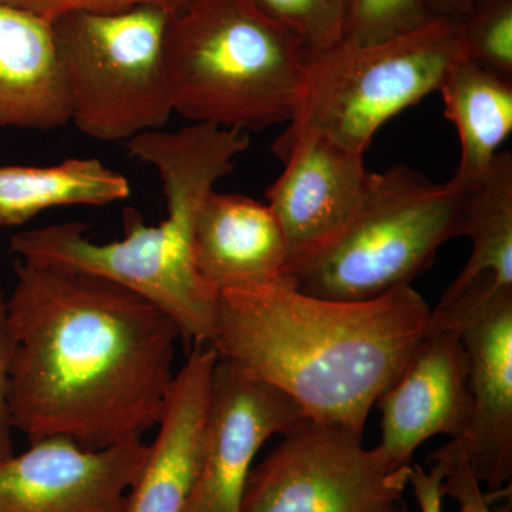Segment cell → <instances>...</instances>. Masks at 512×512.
Returning <instances> with one entry per match:
<instances>
[{"instance_id": "6da1fadb", "label": "cell", "mask_w": 512, "mask_h": 512, "mask_svg": "<svg viewBox=\"0 0 512 512\" xmlns=\"http://www.w3.org/2000/svg\"><path fill=\"white\" fill-rule=\"evenodd\" d=\"M8 308L10 416L29 443L101 450L156 429L183 339L165 313L99 276L20 261Z\"/></svg>"}, {"instance_id": "7a4b0ae2", "label": "cell", "mask_w": 512, "mask_h": 512, "mask_svg": "<svg viewBox=\"0 0 512 512\" xmlns=\"http://www.w3.org/2000/svg\"><path fill=\"white\" fill-rule=\"evenodd\" d=\"M430 313L410 285L346 302L306 295L281 279L218 293L210 345L239 372L288 394L306 419L363 434Z\"/></svg>"}, {"instance_id": "3957f363", "label": "cell", "mask_w": 512, "mask_h": 512, "mask_svg": "<svg viewBox=\"0 0 512 512\" xmlns=\"http://www.w3.org/2000/svg\"><path fill=\"white\" fill-rule=\"evenodd\" d=\"M249 137L235 128L194 123L178 133L157 130L126 141L131 157L160 175L167 217L147 225L133 208L123 212L124 238L97 244L83 222L20 231L10 251L20 262L83 272L123 286L165 313L194 345L214 338L218 295L198 275L192 234L202 201L232 173Z\"/></svg>"}, {"instance_id": "277c9868", "label": "cell", "mask_w": 512, "mask_h": 512, "mask_svg": "<svg viewBox=\"0 0 512 512\" xmlns=\"http://www.w3.org/2000/svg\"><path fill=\"white\" fill-rule=\"evenodd\" d=\"M306 60L298 35L252 0H194L165 30L174 113L192 123L241 131L289 123Z\"/></svg>"}, {"instance_id": "5b68a950", "label": "cell", "mask_w": 512, "mask_h": 512, "mask_svg": "<svg viewBox=\"0 0 512 512\" xmlns=\"http://www.w3.org/2000/svg\"><path fill=\"white\" fill-rule=\"evenodd\" d=\"M464 192L413 168L370 173L365 200L346 231L292 279L299 292L369 301L409 286L439 249L461 237Z\"/></svg>"}, {"instance_id": "8992f818", "label": "cell", "mask_w": 512, "mask_h": 512, "mask_svg": "<svg viewBox=\"0 0 512 512\" xmlns=\"http://www.w3.org/2000/svg\"><path fill=\"white\" fill-rule=\"evenodd\" d=\"M464 56L460 23L447 19L376 45L339 43L306 60L284 136L316 134L363 154L386 121L437 92L447 70Z\"/></svg>"}, {"instance_id": "52a82bcc", "label": "cell", "mask_w": 512, "mask_h": 512, "mask_svg": "<svg viewBox=\"0 0 512 512\" xmlns=\"http://www.w3.org/2000/svg\"><path fill=\"white\" fill-rule=\"evenodd\" d=\"M171 13L73 12L52 22L70 123L101 141L163 130L174 113L164 64Z\"/></svg>"}, {"instance_id": "ba28073f", "label": "cell", "mask_w": 512, "mask_h": 512, "mask_svg": "<svg viewBox=\"0 0 512 512\" xmlns=\"http://www.w3.org/2000/svg\"><path fill=\"white\" fill-rule=\"evenodd\" d=\"M410 471L362 433L303 419L249 471L239 512H393Z\"/></svg>"}, {"instance_id": "9c48e42d", "label": "cell", "mask_w": 512, "mask_h": 512, "mask_svg": "<svg viewBox=\"0 0 512 512\" xmlns=\"http://www.w3.org/2000/svg\"><path fill=\"white\" fill-rule=\"evenodd\" d=\"M431 313L458 330L473 399L466 433L433 454L466 458L488 494L498 493L512 476V286L484 274Z\"/></svg>"}, {"instance_id": "30bf717a", "label": "cell", "mask_w": 512, "mask_h": 512, "mask_svg": "<svg viewBox=\"0 0 512 512\" xmlns=\"http://www.w3.org/2000/svg\"><path fill=\"white\" fill-rule=\"evenodd\" d=\"M272 150L284 161L285 170L266 191V204L284 234L285 279L291 282L355 220L370 173L363 154L316 134H282Z\"/></svg>"}, {"instance_id": "8fae6325", "label": "cell", "mask_w": 512, "mask_h": 512, "mask_svg": "<svg viewBox=\"0 0 512 512\" xmlns=\"http://www.w3.org/2000/svg\"><path fill=\"white\" fill-rule=\"evenodd\" d=\"M303 419L301 407L288 394L217 357L200 471L183 512H239L258 451Z\"/></svg>"}, {"instance_id": "7c38bea8", "label": "cell", "mask_w": 512, "mask_h": 512, "mask_svg": "<svg viewBox=\"0 0 512 512\" xmlns=\"http://www.w3.org/2000/svg\"><path fill=\"white\" fill-rule=\"evenodd\" d=\"M143 439L89 450L53 437L0 461V512H124L146 463Z\"/></svg>"}, {"instance_id": "4fadbf2b", "label": "cell", "mask_w": 512, "mask_h": 512, "mask_svg": "<svg viewBox=\"0 0 512 512\" xmlns=\"http://www.w3.org/2000/svg\"><path fill=\"white\" fill-rule=\"evenodd\" d=\"M384 456L412 466L414 451L431 437L460 439L473 412L468 360L456 326L430 313L429 323L403 372L377 399Z\"/></svg>"}, {"instance_id": "5bb4252c", "label": "cell", "mask_w": 512, "mask_h": 512, "mask_svg": "<svg viewBox=\"0 0 512 512\" xmlns=\"http://www.w3.org/2000/svg\"><path fill=\"white\" fill-rule=\"evenodd\" d=\"M217 352L194 345L175 376L156 440L128 493L124 512H183L200 471Z\"/></svg>"}, {"instance_id": "9a60e30c", "label": "cell", "mask_w": 512, "mask_h": 512, "mask_svg": "<svg viewBox=\"0 0 512 512\" xmlns=\"http://www.w3.org/2000/svg\"><path fill=\"white\" fill-rule=\"evenodd\" d=\"M192 255L205 285L220 293L285 279L286 244L271 207L212 190L202 201Z\"/></svg>"}, {"instance_id": "2e32d148", "label": "cell", "mask_w": 512, "mask_h": 512, "mask_svg": "<svg viewBox=\"0 0 512 512\" xmlns=\"http://www.w3.org/2000/svg\"><path fill=\"white\" fill-rule=\"evenodd\" d=\"M70 124L52 23L0 2V128Z\"/></svg>"}, {"instance_id": "e0dca14e", "label": "cell", "mask_w": 512, "mask_h": 512, "mask_svg": "<svg viewBox=\"0 0 512 512\" xmlns=\"http://www.w3.org/2000/svg\"><path fill=\"white\" fill-rule=\"evenodd\" d=\"M437 92L460 138V163L448 184L461 191L493 163L511 134L512 80L464 56L447 70Z\"/></svg>"}, {"instance_id": "ac0fdd59", "label": "cell", "mask_w": 512, "mask_h": 512, "mask_svg": "<svg viewBox=\"0 0 512 512\" xmlns=\"http://www.w3.org/2000/svg\"><path fill=\"white\" fill-rule=\"evenodd\" d=\"M130 181L97 158H70L50 167H0V227L32 221L56 207H104L130 197Z\"/></svg>"}, {"instance_id": "d6986e66", "label": "cell", "mask_w": 512, "mask_h": 512, "mask_svg": "<svg viewBox=\"0 0 512 512\" xmlns=\"http://www.w3.org/2000/svg\"><path fill=\"white\" fill-rule=\"evenodd\" d=\"M464 192L461 237L473 242L470 258L443 298L457 295L478 276L512 286V154L497 153Z\"/></svg>"}, {"instance_id": "ffe728a7", "label": "cell", "mask_w": 512, "mask_h": 512, "mask_svg": "<svg viewBox=\"0 0 512 512\" xmlns=\"http://www.w3.org/2000/svg\"><path fill=\"white\" fill-rule=\"evenodd\" d=\"M431 20L424 0H348L340 43L376 45L423 28Z\"/></svg>"}, {"instance_id": "44dd1931", "label": "cell", "mask_w": 512, "mask_h": 512, "mask_svg": "<svg viewBox=\"0 0 512 512\" xmlns=\"http://www.w3.org/2000/svg\"><path fill=\"white\" fill-rule=\"evenodd\" d=\"M460 32L468 59L512 80V0H471Z\"/></svg>"}, {"instance_id": "7402d4cb", "label": "cell", "mask_w": 512, "mask_h": 512, "mask_svg": "<svg viewBox=\"0 0 512 512\" xmlns=\"http://www.w3.org/2000/svg\"><path fill=\"white\" fill-rule=\"evenodd\" d=\"M266 16L301 39L306 56L328 52L342 40L348 0H252Z\"/></svg>"}, {"instance_id": "603a6c76", "label": "cell", "mask_w": 512, "mask_h": 512, "mask_svg": "<svg viewBox=\"0 0 512 512\" xmlns=\"http://www.w3.org/2000/svg\"><path fill=\"white\" fill-rule=\"evenodd\" d=\"M0 2L25 10L37 18L52 23L53 20L67 13H120L141 8V6L160 8L174 16L183 12L194 0H0Z\"/></svg>"}, {"instance_id": "cb8c5ba5", "label": "cell", "mask_w": 512, "mask_h": 512, "mask_svg": "<svg viewBox=\"0 0 512 512\" xmlns=\"http://www.w3.org/2000/svg\"><path fill=\"white\" fill-rule=\"evenodd\" d=\"M429 463H439L443 466L441 494L457 504L458 512H494L491 510L487 493H484V485L478 480L466 458L431 454Z\"/></svg>"}, {"instance_id": "d4e9b609", "label": "cell", "mask_w": 512, "mask_h": 512, "mask_svg": "<svg viewBox=\"0 0 512 512\" xmlns=\"http://www.w3.org/2000/svg\"><path fill=\"white\" fill-rule=\"evenodd\" d=\"M13 340L8 299L0 289V461L15 454L13 448L12 416H10V367H12Z\"/></svg>"}, {"instance_id": "484cf974", "label": "cell", "mask_w": 512, "mask_h": 512, "mask_svg": "<svg viewBox=\"0 0 512 512\" xmlns=\"http://www.w3.org/2000/svg\"><path fill=\"white\" fill-rule=\"evenodd\" d=\"M443 477L444 468L439 463H430L429 470L420 464L412 466L409 487L412 488L420 512H443Z\"/></svg>"}, {"instance_id": "4316f807", "label": "cell", "mask_w": 512, "mask_h": 512, "mask_svg": "<svg viewBox=\"0 0 512 512\" xmlns=\"http://www.w3.org/2000/svg\"><path fill=\"white\" fill-rule=\"evenodd\" d=\"M433 19H447L460 23L466 18L471 0H424Z\"/></svg>"}, {"instance_id": "83f0119b", "label": "cell", "mask_w": 512, "mask_h": 512, "mask_svg": "<svg viewBox=\"0 0 512 512\" xmlns=\"http://www.w3.org/2000/svg\"><path fill=\"white\" fill-rule=\"evenodd\" d=\"M393 512H413V511L410 510L409 507H407V504L404 503V501H400V503L397 504V507L394 508Z\"/></svg>"}]
</instances>
